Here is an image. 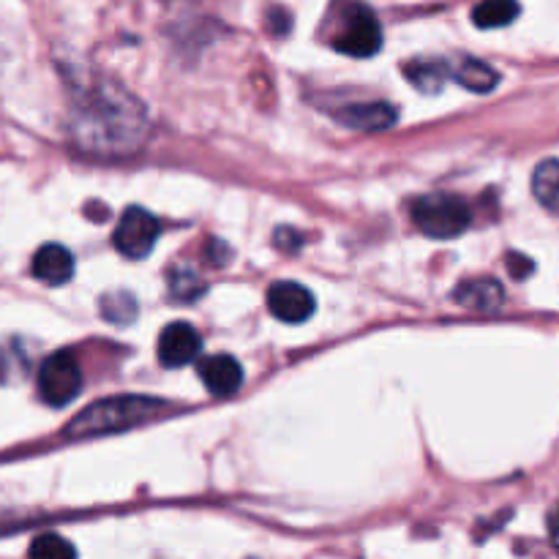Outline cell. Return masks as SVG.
<instances>
[{"instance_id": "obj_16", "label": "cell", "mask_w": 559, "mask_h": 559, "mask_svg": "<svg viewBox=\"0 0 559 559\" xmlns=\"http://www.w3.org/2000/svg\"><path fill=\"white\" fill-rule=\"evenodd\" d=\"M519 0H480L473 9V22L478 27H506L519 16Z\"/></svg>"}, {"instance_id": "obj_15", "label": "cell", "mask_w": 559, "mask_h": 559, "mask_svg": "<svg viewBox=\"0 0 559 559\" xmlns=\"http://www.w3.org/2000/svg\"><path fill=\"white\" fill-rule=\"evenodd\" d=\"M404 71H407V80L424 93H440L442 85L451 80V69L445 60H415Z\"/></svg>"}, {"instance_id": "obj_12", "label": "cell", "mask_w": 559, "mask_h": 559, "mask_svg": "<svg viewBox=\"0 0 559 559\" xmlns=\"http://www.w3.org/2000/svg\"><path fill=\"white\" fill-rule=\"evenodd\" d=\"M448 69H451V80H456L459 85H464L473 93H489L500 82V74L478 58H459L448 63Z\"/></svg>"}, {"instance_id": "obj_8", "label": "cell", "mask_w": 559, "mask_h": 559, "mask_svg": "<svg viewBox=\"0 0 559 559\" xmlns=\"http://www.w3.org/2000/svg\"><path fill=\"white\" fill-rule=\"evenodd\" d=\"M202 353V336L189 322H173L158 336V360L169 369L189 366Z\"/></svg>"}, {"instance_id": "obj_3", "label": "cell", "mask_w": 559, "mask_h": 559, "mask_svg": "<svg viewBox=\"0 0 559 559\" xmlns=\"http://www.w3.org/2000/svg\"><path fill=\"white\" fill-rule=\"evenodd\" d=\"M413 222L429 238H459L473 224V211L462 197L426 194L413 202Z\"/></svg>"}, {"instance_id": "obj_14", "label": "cell", "mask_w": 559, "mask_h": 559, "mask_svg": "<svg viewBox=\"0 0 559 559\" xmlns=\"http://www.w3.org/2000/svg\"><path fill=\"white\" fill-rule=\"evenodd\" d=\"M533 191H535V200H538L546 211L559 216V162L557 158H546V162H540L538 167H535Z\"/></svg>"}, {"instance_id": "obj_18", "label": "cell", "mask_w": 559, "mask_h": 559, "mask_svg": "<svg viewBox=\"0 0 559 559\" xmlns=\"http://www.w3.org/2000/svg\"><path fill=\"white\" fill-rule=\"evenodd\" d=\"M169 289H173V295L178 300H197V295L205 289V284L197 278L194 271H186V267H175V271L169 273Z\"/></svg>"}, {"instance_id": "obj_6", "label": "cell", "mask_w": 559, "mask_h": 559, "mask_svg": "<svg viewBox=\"0 0 559 559\" xmlns=\"http://www.w3.org/2000/svg\"><path fill=\"white\" fill-rule=\"evenodd\" d=\"M158 222L153 213L142 211V207H129V211L120 216L118 227H115L112 243L129 260H145L153 251L158 240Z\"/></svg>"}, {"instance_id": "obj_9", "label": "cell", "mask_w": 559, "mask_h": 559, "mask_svg": "<svg viewBox=\"0 0 559 559\" xmlns=\"http://www.w3.org/2000/svg\"><path fill=\"white\" fill-rule=\"evenodd\" d=\"M200 380L213 396H233L243 385V366L233 355H213L200 364Z\"/></svg>"}, {"instance_id": "obj_20", "label": "cell", "mask_w": 559, "mask_h": 559, "mask_svg": "<svg viewBox=\"0 0 559 559\" xmlns=\"http://www.w3.org/2000/svg\"><path fill=\"white\" fill-rule=\"evenodd\" d=\"M508 267H511L513 278H527V273L533 271V262L513 251V254H508Z\"/></svg>"}, {"instance_id": "obj_21", "label": "cell", "mask_w": 559, "mask_h": 559, "mask_svg": "<svg viewBox=\"0 0 559 559\" xmlns=\"http://www.w3.org/2000/svg\"><path fill=\"white\" fill-rule=\"evenodd\" d=\"M276 243L284 246L287 251H295L304 240H300V235H295L293 229H276Z\"/></svg>"}, {"instance_id": "obj_17", "label": "cell", "mask_w": 559, "mask_h": 559, "mask_svg": "<svg viewBox=\"0 0 559 559\" xmlns=\"http://www.w3.org/2000/svg\"><path fill=\"white\" fill-rule=\"evenodd\" d=\"M102 314L107 317L109 322L115 325H126L136 317V304L131 295L126 293H112V295H104L102 298Z\"/></svg>"}, {"instance_id": "obj_1", "label": "cell", "mask_w": 559, "mask_h": 559, "mask_svg": "<svg viewBox=\"0 0 559 559\" xmlns=\"http://www.w3.org/2000/svg\"><path fill=\"white\" fill-rule=\"evenodd\" d=\"M142 129L145 115L140 104L109 82H98L93 91H82L80 102L74 104V131L80 147L126 151L140 142Z\"/></svg>"}, {"instance_id": "obj_13", "label": "cell", "mask_w": 559, "mask_h": 559, "mask_svg": "<svg viewBox=\"0 0 559 559\" xmlns=\"http://www.w3.org/2000/svg\"><path fill=\"white\" fill-rule=\"evenodd\" d=\"M338 118H342L347 126H353V129L382 131V129H391V126L396 123V109L385 102L353 104V107L344 109Z\"/></svg>"}, {"instance_id": "obj_19", "label": "cell", "mask_w": 559, "mask_h": 559, "mask_svg": "<svg viewBox=\"0 0 559 559\" xmlns=\"http://www.w3.org/2000/svg\"><path fill=\"white\" fill-rule=\"evenodd\" d=\"M76 549L66 538H58V535H41V538L33 540L31 557L41 559H55V557H74Z\"/></svg>"}, {"instance_id": "obj_11", "label": "cell", "mask_w": 559, "mask_h": 559, "mask_svg": "<svg viewBox=\"0 0 559 559\" xmlns=\"http://www.w3.org/2000/svg\"><path fill=\"white\" fill-rule=\"evenodd\" d=\"M453 300L462 304L464 309L473 311H495L500 309L502 300H506V289L497 278H473V282L459 284Z\"/></svg>"}, {"instance_id": "obj_22", "label": "cell", "mask_w": 559, "mask_h": 559, "mask_svg": "<svg viewBox=\"0 0 559 559\" xmlns=\"http://www.w3.org/2000/svg\"><path fill=\"white\" fill-rule=\"evenodd\" d=\"M549 538H551V546L559 551V506L555 508V511L549 513Z\"/></svg>"}, {"instance_id": "obj_7", "label": "cell", "mask_w": 559, "mask_h": 559, "mask_svg": "<svg viewBox=\"0 0 559 559\" xmlns=\"http://www.w3.org/2000/svg\"><path fill=\"white\" fill-rule=\"evenodd\" d=\"M267 309L276 320L289 322V325H298V322H306L311 314H314L317 304L314 295L306 287L295 282H278L267 289Z\"/></svg>"}, {"instance_id": "obj_2", "label": "cell", "mask_w": 559, "mask_h": 559, "mask_svg": "<svg viewBox=\"0 0 559 559\" xmlns=\"http://www.w3.org/2000/svg\"><path fill=\"white\" fill-rule=\"evenodd\" d=\"M167 404L158 402V399H145V396H112L104 399V402L91 404L85 413L76 415L69 424V437H96V435H112V431L131 429V426H140L145 420L156 418L158 413H164Z\"/></svg>"}, {"instance_id": "obj_10", "label": "cell", "mask_w": 559, "mask_h": 559, "mask_svg": "<svg viewBox=\"0 0 559 559\" xmlns=\"http://www.w3.org/2000/svg\"><path fill=\"white\" fill-rule=\"evenodd\" d=\"M31 271L38 282L58 287V284H66L74 276V257H71L69 249H63V246L47 243L36 251Z\"/></svg>"}, {"instance_id": "obj_4", "label": "cell", "mask_w": 559, "mask_h": 559, "mask_svg": "<svg viewBox=\"0 0 559 559\" xmlns=\"http://www.w3.org/2000/svg\"><path fill=\"white\" fill-rule=\"evenodd\" d=\"M333 47L349 58H371L382 47V27L374 11L364 3H347L342 11V25L333 36Z\"/></svg>"}, {"instance_id": "obj_5", "label": "cell", "mask_w": 559, "mask_h": 559, "mask_svg": "<svg viewBox=\"0 0 559 559\" xmlns=\"http://www.w3.org/2000/svg\"><path fill=\"white\" fill-rule=\"evenodd\" d=\"M82 393V369L71 353H55L38 369V396L49 407H66Z\"/></svg>"}]
</instances>
